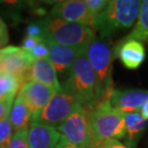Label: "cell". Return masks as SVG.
<instances>
[{
  "instance_id": "cell-18",
  "label": "cell",
  "mask_w": 148,
  "mask_h": 148,
  "mask_svg": "<svg viewBox=\"0 0 148 148\" xmlns=\"http://www.w3.org/2000/svg\"><path fill=\"white\" fill-rule=\"evenodd\" d=\"M125 38L137 40L140 42L148 41V0H144L141 3L137 23Z\"/></svg>"
},
{
  "instance_id": "cell-16",
  "label": "cell",
  "mask_w": 148,
  "mask_h": 148,
  "mask_svg": "<svg viewBox=\"0 0 148 148\" xmlns=\"http://www.w3.org/2000/svg\"><path fill=\"white\" fill-rule=\"evenodd\" d=\"M9 120H10L14 133L22 129L28 128L29 123L32 121L31 112L25 101L18 94L14 99L13 107L11 109Z\"/></svg>"
},
{
  "instance_id": "cell-24",
  "label": "cell",
  "mask_w": 148,
  "mask_h": 148,
  "mask_svg": "<svg viewBox=\"0 0 148 148\" xmlns=\"http://www.w3.org/2000/svg\"><path fill=\"white\" fill-rule=\"evenodd\" d=\"M25 33L27 35V37L43 38V29L40 21L33 22V23H31V24H29L27 27H26Z\"/></svg>"
},
{
  "instance_id": "cell-1",
  "label": "cell",
  "mask_w": 148,
  "mask_h": 148,
  "mask_svg": "<svg viewBox=\"0 0 148 148\" xmlns=\"http://www.w3.org/2000/svg\"><path fill=\"white\" fill-rule=\"evenodd\" d=\"M63 90L71 94L86 109H93L98 104L96 75L87 54L82 55L74 63Z\"/></svg>"
},
{
  "instance_id": "cell-8",
  "label": "cell",
  "mask_w": 148,
  "mask_h": 148,
  "mask_svg": "<svg viewBox=\"0 0 148 148\" xmlns=\"http://www.w3.org/2000/svg\"><path fill=\"white\" fill-rule=\"evenodd\" d=\"M50 16L69 22L90 26L94 30L96 27L95 19L85 1L82 0H66L56 3L50 11Z\"/></svg>"
},
{
  "instance_id": "cell-9",
  "label": "cell",
  "mask_w": 148,
  "mask_h": 148,
  "mask_svg": "<svg viewBox=\"0 0 148 148\" xmlns=\"http://www.w3.org/2000/svg\"><path fill=\"white\" fill-rule=\"evenodd\" d=\"M55 92L56 90L52 88L38 82H27L22 86L18 95L24 100L31 112V123L36 119Z\"/></svg>"
},
{
  "instance_id": "cell-3",
  "label": "cell",
  "mask_w": 148,
  "mask_h": 148,
  "mask_svg": "<svg viewBox=\"0 0 148 148\" xmlns=\"http://www.w3.org/2000/svg\"><path fill=\"white\" fill-rule=\"evenodd\" d=\"M88 114L92 143L106 140H121L126 137L125 114L112 108L109 100L99 103Z\"/></svg>"
},
{
  "instance_id": "cell-17",
  "label": "cell",
  "mask_w": 148,
  "mask_h": 148,
  "mask_svg": "<svg viewBox=\"0 0 148 148\" xmlns=\"http://www.w3.org/2000/svg\"><path fill=\"white\" fill-rule=\"evenodd\" d=\"M147 120L138 112L125 114V127H126V138L130 148H134L136 143L145 130Z\"/></svg>"
},
{
  "instance_id": "cell-25",
  "label": "cell",
  "mask_w": 148,
  "mask_h": 148,
  "mask_svg": "<svg viewBox=\"0 0 148 148\" xmlns=\"http://www.w3.org/2000/svg\"><path fill=\"white\" fill-rule=\"evenodd\" d=\"M14 99H4L0 100V121L5 117L9 116L11 109L13 107Z\"/></svg>"
},
{
  "instance_id": "cell-22",
  "label": "cell",
  "mask_w": 148,
  "mask_h": 148,
  "mask_svg": "<svg viewBox=\"0 0 148 148\" xmlns=\"http://www.w3.org/2000/svg\"><path fill=\"white\" fill-rule=\"evenodd\" d=\"M28 135L29 128L22 129L18 132L14 133L7 148H28Z\"/></svg>"
},
{
  "instance_id": "cell-2",
  "label": "cell",
  "mask_w": 148,
  "mask_h": 148,
  "mask_svg": "<svg viewBox=\"0 0 148 148\" xmlns=\"http://www.w3.org/2000/svg\"><path fill=\"white\" fill-rule=\"evenodd\" d=\"M43 38L50 42L69 47H88L95 38V30L80 23L69 22L54 16L40 19Z\"/></svg>"
},
{
  "instance_id": "cell-29",
  "label": "cell",
  "mask_w": 148,
  "mask_h": 148,
  "mask_svg": "<svg viewBox=\"0 0 148 148\" xmlns=\"http://www.w3.org/2000/svg\"><path fill=\"white\" fill-rule=\"evenodd\" d=\"M54 148H80V147L75 146V145H73V144L69 143V141H66L63 137H62Z\"/></svg>"
},
{
  "instance_id": "cell-15",
  "label": "cell",
  "mask_w": 148,
  "mask_h": 148,
  "mask_svg": "<svg viewBox=\"0 0 148 148\" xmlns=\"http://www.w3.org/2000/svg\"><path fill=\"white\" fill-rule=\"evenodd\" d=\"M62 138L57 129L40 123H31L28 148H54Z\"/></svg>"
},
{
  "instance_id": "cell-31",
  "label": "cell",
  "mask_w": 148,
  "mask_h": 148,
  "mask_svg": "<svg viewBox=\"0 0 148 148\" xmlns=\"http://www.w3.org/2000/svg\"><path fill=\"white\" fill-rule=\"evenodd\" d=\"M140 112L146 120H148V102L144 103L143 105V107H141L140 110Z\"/></svg>"
},
{
  "instance_id": "cell-11",
  "label": "cell",
  "mask_w": 148,
  "mask_h": 148,
  "mask_svg": "<svg viewBox=\"0 0 148 148\" xmlns=\"http://www.w3.org/2000/svg\"><path fill=\"white\" fill-rule=\"evenodd\" d=\"M114 56L118 58L126 69H138L145 60V48L143 42L133 38H124L114 49Z\"/></svg>"
},
{
  "instance_id": "cell-4",
  "label": "cell",
  "mask_w": 148,
  "mask_h": 148,
  "mask_svg": "<svg viewBox=\"0 0 148 148\" xmlns=\"http://www.w3.org/2000/svg\"><path fill=\"white\" fill-rule=\"evenodd\" d=\"M141 3L140 0H111L97 20L96 29L103 37L111 36L120 29L132 27L138 19Z\"/></svg>"
},
{
  "instance_id": "cell-6",
  "label": "cell",
  "mask_w": 148,
  "mask_h": 148,
  "mask_svg": "<svg viewBox=\"0 0 148 148\" xmlns=\"http://www.w3.org/2000/svg\"><path fill=\"white\" fill-rule=\"evenodd\" d=\"M57 131L66 141L80 148H90L92 144L90 114L82 105L77 106Z\"/></svg>"
},
{
  "instance_id": "cell-26",
  "label": "cell",
  "mask_w": 148,
  "mask_h": 148,
  "mask_svg": "<svg viewBox=\"0 0 148 148\" xmlns=\"http://www.w3.org/2000/svg\"><path fill=\"white\" fill-rule=\"evenodd\" d=\"M9 42V30L6 22L0 17V49L4 48Z\"/></svg>"
},
{
  "instance_id": "cell-13",
  "label": "cell",
  "mask_w": 148,
  "mask_h": 148,
  "mask_svg": "<svg viewBox=\"0 0 148 148\" xmlns=\"http://www.w3.org/2000/svg\"><path fill=\"white\" fill-rule=\"evenodd\" d=\"M112 108L124 114L138 112L144 103L148 102V90H112L109 98Z\"/></svg>"
},
{
  "instance_id": "cell-23",
  "label": "cell",
  "mask_w": 148,
  "mask_h": 148,
  "mask_svg": "<svg viewBox=\"0 0 148 148\" xmlns=\"http://www.w3.org/2000/svg\"><path fill=\"white\" fill-rule=\"evenodd\" d=\"M30 53L31 57L34 60H38V59H44L48 57V53H49V47L47 41L44 40L43 41H41L40 43H38L36 47H34L33 49L28 51Z\"/></svg>"
},
{
  "instance_id": "cell-5",
  "label": "cell",
  "mask_w": 148,
  "mask_h": 148,
  "mask_svg": "<svg viewBox=\"0 0 148 148\" xmlns=\"http://www.w3.org/2000/svg\"><path fill=\"white\" fill-rule=\"evenodd\" d=\"M87 57L95 72L97 80L98 104L106 100L112 93V55L107 42L94 38L87 47ZM97 104V105H98Z\"/></svg>"
},
{
  "instance_id": "cell-28",
  "label": "cell",
  "mask_w": 148,
  "mask_h": 148,
  "mask_svg": "<svg viewBox=\"0 0 148 148\" xmlns=\"http://www.w3.org/2000/svg\"><path fill=\"white\" fill-rule=\"evenodd\" d=\"M103 148H129L125 144L120 143L118 140H103Z\"/></svg>"
},
{
  "instance_id": "cell-27",
  "label": "cell",
  "mask_w": 148,
  "mask_h": 148,
  "mask_svg": "<svg viewBox=\"0 0 148 148\" xmlns=\"http://www.w3.org/2000/svg\"><path fill=\"white\" fill-rule=\"evenodd\" d=\"M44 38H33V37H26L22 41L21 48L25 51H30L36 47L38 43H40L41 41H43Z\"/></svg>"
},
{
  "instance_id": "cell-20",
  "label": "cell",
  "mask_w": 148,
  "mask_h": 148,
  "mask_svg": "<svg viewBox=\"0 0 148 148\" xmlns=\"http://www.w3.org/2000/svg\"><path fill=\"white\" fill-rule=\"evenodd\" d=\"M13 127L9 120V116L0 121V148H7L13 137Z\"/></svg>"
},
{
  "instance_id": "cell-19",
  "label": "cell",
  "mask_w": 148,
  "mask_h": 148,
  "mask_svg": "<svg viewBox=\"0 0 148 148\" xmlns=\"http://www.w3.org/2000/svg\"><path fill=\"white\" fill-rule=\"evenodd\" d=\"M23 83L11 74L0 72V100L16 99Z\"/></svg>"
},
{
  "instance_id": "cell-12",
  "label": "cell",
  "mask_w": 148,
  "mask_h": 148,
  "mask_svg": "<svg viewBox=\"0 0 148 148\" xmlns=\"http://www.w3.org/2000/svg\"><path fill=\"white\" fill-rule=\"evenodd\" d=\"M34 59L30 53L17 47L13 52L5 55L0 61V72L11 74L18 78L23 83H26V78Z\"/></svg>"
},
{
  "instance_id": "cell-14",
  "label": "cell",
  "mask_w": 148,
  "mask_h": 148,
  "mask_svg": "<svg viewBox=\"0 0 148 148\" xmlns=\"http://www.w3.org/2000/svg\"><path fill=\"white\" fill-rule=\"evenodd\" d=\"M31 81L43 84L52 88L56 91L63 90V87L58 80L57 71L47 58L34 60L26 78V83Z\"/></svg>"
},
{
  "instance_id": "cell-21",
  "label": "cell",
  "mask_w": 148,
  "mask_h": 148,
  "mask_svg": "<svg viewBox=\"0 0 148 148\" xmlns=\"http://www.w3.org/2000/svg\"><path fill=\"white\" fill-rule=\"evenodd\" d=\"M85 3L87 5L88 9L90 10V14L94 17L97 24V20L104 13V11L106 10V8H107L109 4V1L108 0H85Z\"/></svg>"
},
{
  "instance_id": "cell-7",
  "label": "cell",
  "mask_w": 148,
  "mask_h": 148,
  "mask_svg": "<svg viewBox=\"0 0 148 148\" xmlns=\"http://www.w3.org/2000/svg\"><path fill=\"white\" fill-rule=\"evenodd\" d=\"M80 105L74 97L62 90L56 91L47 105L32 123H40L57 129Z\"/></svg>"
},
{
  "instance_id": "cell-10",
  "label": "cell",
  "mask_w": 148,
  "mask_h": 148,
  "mask_svg": "<svg viewBox=\"0 0 148 148\" xmlns=\"http://www.w3.org/2000/svg\"><path fill=\"white\" fill-rule=\"evenodd\" d=\"M47 41V40H46ZM49 53L47 59L55 67L58 73L69 72L77 59L86 54L87 47H69L47 41Z\"/></svg>"
},
{
  "instance_id": "cell-30",
  "label": "cell",
  "mask_w": 148,
  "mask_h": 148,
  "mask_svg": "<svg viewBox=\"0 0 148 148\" xmlns=\"http://www.w3.org/2000/svg\"><path fill=\"white\" fill-rule=\"evenodd\" d=\"M16 48H17V46H6V47H4V48L0 49V61L2 60V58L4 57L5 55L13 52L14 50H16Z\"/></svg>"
}]
</instances>
